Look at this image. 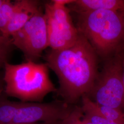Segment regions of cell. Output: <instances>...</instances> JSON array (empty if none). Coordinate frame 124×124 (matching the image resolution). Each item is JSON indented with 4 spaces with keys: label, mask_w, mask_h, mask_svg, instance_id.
<instances>
[{
    "label": "cell",
    "mask_w": 124,
    "mask_h": 124,
    "mask_svg": "<svg viewBox=\"0 0 124 124\" xmlns=\"http://www.w3.org/2000/svg\"><path fill=\"white\" fill-rule=\"evenodd\" d=\"M82 108L89 109L108 120L124 124V111L102 106L93 102L87 95L82 97Z\"/></svg>",
    "instance_id": "obj_10"
},
{
    "label": "cell",
    "mask_w": 124,
    "mask_h": 124,
    "mask_svg": "<svg viewBox=\"0 0 124 124\" xmlns=\"http://www.w3.org/2000/svg\"><path fill=\"white\" fill-rule=\"evenodd\" d=\"M11 38L13 45L22 52L27 61L36 62L41 57L49 47L46 19L41 8Z\"/></svg>",
    "instance_id": "obj_5"
},
{
    "label": "cell",
    "mask_w": 124,
    "mask_h": 124,
    "mask_svg": "<svg viewBox=\"0 0 124 124\" xmlns=\"http://www.w3.org/2000/svg\"><path fill=\"white\" fill-rule=\"evenodd\" d=\"M5 82L4 80V71L0 70V96L4 93Z\"/></svg>",
    "instance_id": "obj_15"
},
{
    "label": "cell",
    "mask_w": 124,
    "mask_h": 124,
    "mask_svg": "<svg viewBox=\"0 0 124 124\" xmlns=\"http://www.w3.org/2000/svg\"><path fill=\"white\" fill-rule=\"evenodd\" d=\"M14 47L11 37L0 34V70L4 69L5 64L8 62Z\"/></svg>",
    "instance_id": "obj_12"
},
{
    "label": "cell",
    "mask_w": 124,
    "mask_h": 124,
    "mask_svg": "<svg viewBox=\"0 0 124 124\" xmlns=\"http://www.w3.org/2000/svg\"><path fill=\"white\" fill-rule=\"evenodd\" d=\"M78 29L107 59L124 46V13L101 10L80 13Z\"/></svg>",
    "instance_id": "obj_2"
},
{
    "label": "cell",
    "mask_w": 124,
    "mask_h": 124,
    "mask_svg": "<svg viewBox=\"0 0 124 124\" xmlns=\"http://www.w3.org/2000/svg\"><path fill=\"white\" fill-rule=\"evenodd\" d=\"M17 8L7 28L6 36H12L21 29L40 9V2L35 0H18Z\"/></svg>",
    "instance_id": "obj_8"
},
{
    "label": "cell",
    "mask_w": 124,
    "mask_h": 124,
    "mask_svg": "<svg viewBox=\"0 0 124 124\" xmlns=\"http://www.w3.org/2000/svg\"><path fill=\"white\" fill-rule=\"evenodd\" d=\"M16 1L4 0L0 8V34L6 36L7 28L17 8Z\"/></svg>",
    "instance_id": "obj_11"
},
{
    "label": "cell",
    "mask_w": 124,
    "mask_h": 124,
    "mask_svg": "<svg viewBox=\"0 0 124 124\" xmlns=\"http://www.w3.org/2000/svg\"><path fill=\"white\" fill-rule=\"evenodd\" d=\"M72 108L59 101L40 103L20 102L12 123H56L62 121Z\"/></svg>",
    "instance_id": "obj_7"
},
{
    "label": "cell",
    "mask_w": 124,
    "mask_h": 124,
    "mask_svg": "<svg viewBox=\"0 0 124 124\" xmlns=\"http://www.w3.org/2000/svg\"><path fill=\"white\" fill-rule=\"evenodd\" d=\"M61 124H93L85 116L81 107H75L66 117L62 121Z\"/></svg>",
    "instance_id": "obj_13"
},
{
    "label": "cell",
    "mask_w": 124,
    "mask_h": 124,
    "mask_svg": "<svg viewBox=\"0 0 124 124\" xmlns=\"http://www.w3.org/2000/svg\"><path fill=\"white\" fill-rule=\"evenodd\" d=\"M70 5L79 13L101 10L124 13V0H75Z\"/></svg>",
    "instance_id": "obj_9"
},
{
    "label": "cell",
    "mask_w": 124,
    "mask_h": 124,
    "mask_svg": "<svg viewBox=\"0 0 124 124\" xmlns=\"http://www.w3.org/2000/svg\"><path fill=\"white\" fill-rule=\"evenodd\" d=\"M87 96L99 105L124 111L123 69L120 53L107 59Z\"/></svg>",
    "instance_id": "obj_4"
},
{
    "label": "cell",
    "mask_w": 124,
    "mask_h": 124,
    "mask_svg": "<svg viewBox=\"0 0 124 124\" xmlns=\"http://www.w3.org/2000/svg\"><path fill=\"white\" fill-rule=\"evenodd\" d=\"M98 54L79 31L75 43L65 49H51L45 59L57 76L59 94L66 103L73 104L88 96L98 77Z\"/></svg>",
    "instance_id": "obj_1"
},
{
    "label": "cell",
    "mask_w": 124,
    "mask_h": 124,
    "mask_svg": "<svg viewBox=\"0 0 124 124\" xmlns=\"http://www.w3.org/2000/svg\"><path fill=\"white\" fill-rule=\"evenodd\" d=\"M75 0H53V2L58 4L66 6L67 5H70L73 3Z\"/></svg>",
    "instance_id": "obj_16"
},
{
    "label": "cell",
    "mask_w": 124,
    "mask_h": 124,
    "mask_svg": "<svg viewBox=\"0 0 124 124\" xmlns=\"http://www.w3.org/2000/svg\"><path fill=\"white\" fill-rule=\"evenodd\" d=\"M70 11L66 6L52 0L45 5L49 39V47L59 50L70 47L79 36V31L73 23Z\"/></svg>",
    "instance_id": "obj_6"
},
{
    "label": "cell",
    "mask_w": 124,
    "mask_h": 124,
    "mask_svg": "<svg viewBox=\"0 0 124 124\" xmlns=\"http://www.w3.org/2000/svg\"><path fill=\"white\" fill-rule=\"evenodd\" d=\"M4 80L6 96L17 98L21 102H41L47 94L57 91L50 79L46 63L7 62L4 68Z\"/></svg>",
    "instance_id": "obj_3"
},
{
    "label": "cell",
    "mask_w": 124,
    "mask_h": 124,
    "mask_svg": "<svg viewBox=\"0 0 124 124\" xmlns=\"http://www.w3.org/2000/svg\"><path fill=\"white\" fill-rule=\"evenodd\" d=\"M85 117L93 124H124L108 120L95 112L81 107Z\"/></svg>",
    "instance_id": "obj_14"
},
{
    "label": "cell",
    "mask_w": 124,
    "mask_h": 124,
    "mask_svg": "<svg viewBox=\"0 0 124 124\" xmlns=\"http://www.w3.org/2000/svg\"><path fill=\"white\" fill-rule=\"evenodd\" d=\"M118 53H120L122 58V69H123V81L124 86V47H123L122 49H121Z\"/></svg>",
    "instance_id": "obj_17"
},
{
    "label": "cell",
    "mask_w": 124,
    "mask_h": 124,
    "mask_svg": "<svg viewBox=\"0 0 124 124\" xmlns=\"http://www.w3.org/2000/svg\"><path fill=\"white\" fill-rule=\"evenodd\" d=\"M62 121L58 122L56 123H32V124H26V123H10L8 124H61Z\"/></svg>",
    "instance_id": "obj_18"
},
{
    "label": "cell",
    "mask_w": 124,
    "mask_h": 124,
    "mask_svg": "<svg viewBox=\"0 0 124 124\" xmlns=\"http://www.w3.org/2000/svg\"><path fill=\"white\" fill-rule=\"evenodd\" d=\"M3 1H4V0H0V8L2 4L3 3Z\"/></svg>",
    "instance_id": "obj_19"
}]
</instances>
